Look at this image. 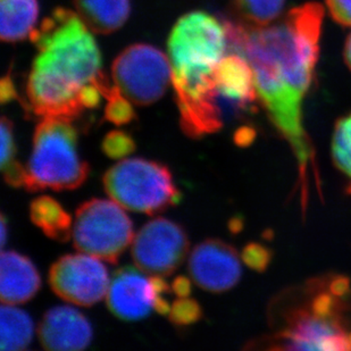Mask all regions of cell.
Returning a JSON list of instances; mask_svg holds the SVG:
<instances>
[{"mask_svg":"<svg viewBox=\"0 0 351 351\" xmlns=\"http://www.w3.org/2000/svg\"><path fill=\"white\" fill-rule=\"evenodd\" d=\"M3 179L7 184L13 188H24L27 181V169H24L22 164L16 162L15 159L12 162H7L6 165L1 166Z\"/></svg>","mask_w":351,"mask_h":351,"instance_id":"83f0119b","label":"cell"},{"mask_svg":"<svg viewBox=\"0 0 351 351\" xmlns=\"http://www.w3.org/2000/svg\"><path fill=\"white\" fill-rule=\"evenodd\" d=\"M242 259L250 269L263 272L269 266L272 259V254L269 252V249L261 243H249L243 249Z\"/></svg>","mask_w":351,"mask_h":351,"instance_id":"d4e9b609","label":"cell"},{"mask_svg":"<svg viewBox=\"0 0 351 351\" xmlns=\"http://www.w3.org/2000/svg\"><path fill=\"white\" fill-rule=\"evenodd\" d=\"M30 217L34 226L56 241L67 242L73 233L70 214L49 195H41L31 202Z\"/></svg>","mask_w":351,"mask_h":351,"instance_id":"ac0fdd59","label":"cell"},{"mask_svg":"<svg viewBox=\"0 0 351 351\" xmlns=\"http://www.w3.org/2000/svg\"><path fill=\"white\" fill-rule=\"evenodd\" d=\"M172 288L173 292L179 298H186L191 295V282L189 278H184V276H178L173 281Z\"/></svg>","mask_w":351,"mask_h":351,"instance_id":"f546056e","label":"cell"},{"mask_svg":"<svg viewBox=\"0 0 351 351\" xmlns=\"http://www.w3.org/2000/svg\"><path fill=\"white\" fill-rule=\"evenodd\" d=\"M103 182L107 195L132 212L154 215L181 200L169 167L148 159L117 162L107 171Z\"/></svg>","mask_w":351,"mask_h":351,"instance_id":"8992f818","label":"cell"},{"mask_svg":"<svg viewBox=\"0 0 351 351\" xmlns=\"http://www.w3.org/2000/svg\"><path fill=\"white\" fill-rule=\"evenodd\" d=\"M15 143H14L13 124L10 119H1V166L14 160Z\"/></svg>","mask_w":351,"mask_h":351,"instance_id":"484cf974","label":"cell"},{"mask_svg":"<svg viewBox=\"0 0 351 351\" xmlns=\"http://www.w3.org/2000/svg\"><path fill=\"white\" fill-rule=\"evenodd\" d=\"M328 13L341 27H351V0H325Z\"/></svg>","mask_w":351,"mask_h":351,"instance_id":"4316f807","label":"cell"},{"mask_svg":"<svg viewBox=\"0 0 351 351\" xmlns=\"http://www.w3.org/2000/svg\"><path fill=\"white\" fill-rule=\"evenodd\" d=\"M188 250L186 231L169 219L157 217L145 224L133 239L132 258L140 271L167 276L182 264Z\"/></svg>","mask_w":351,"mask_h":351,"instance_id":"9c48e42d","label":"cell"},{"mask_svg":"<svg viewBox=\"0 0 351 351\" xmlns=\"http://www.w3.org/2000/svg\"><path fill=\"white\" fill-rule=\"evenodd\" d=\"M332 157L335 166L347 179V193L351 195V114L338 119L332 136Z\"/></svg>","mask_w":351,"mask_h":351,"instance_id":"44dd1931","label":"cell"},{"mask_svg":"<svg viewBox=\"0 0 351 351\" xmlns=\"http://www.w3.org/2000/svg\"><path fill=\"white\" fill-rule=\"evenodd\" d=\"M242 21L254 27H265L278 20L285 10V0H231Z\"/></svg>","mask_w":351,"mask_h":351,"instance_id":"ffe728a7","label":"cell"},{"mask_svg":"<svg viewBox=\"0 0 351 351\" xmlns=\"http://www.w3.org/2000/svg\"><path fill=\"white\" fill-rule=\"evenodd\" d=\"M216 101L223 117H239L254 110L258 93L248 60L240 53L223 57L214 71Z\"/></svg>","mask_w":351,"mask_h":351,"instance_id":"7c38bea8","label":"cell"},{"mask_svg":"<svg viewBox=\"0 0 351 351\" xmlns=\"http://www.w3.org/2000/svg\"><path fill=\"white\" fill-rule=\"evenodd\" d=\"M37 269L25 256L15 252H1L0 299L3 304H23L34 298L40 289Z\"/></svg>","mask_w":351,"mask_h":351,"instance_id":"9a60e30c","label":"cell"},{"mask_svg":"<svg viewBox=\"0 0 351 351\" xmlns=\"http://www.w3.org/2000/svg\"><path fill=\"white\" fill-rule=\"evenodd\" d=\"M39 15L38 0H1L0 38L19 43L32 34Z\"/></svg>","mask_w":351,"mask_h":351,"instance_id":"e0dca14e","label":"cell"},{"mask_svg":"<svg viewBox=\"0 0 351 351\" xmlns=\"http://www.w3.org/2000/svg\"><path fill=\"white\" fill-rule=\"evenodd\" d=\"M272 333L247 348L351 350V283L343 275L311 278L273 299Z\"/></svg>","mask_w":351,"mask_h":351,"instance_id":"3957f363","label":"cell"},{"mask_svg":"<svg viewBox=\"0 0 351 351\" xmlns=\"http://www.w3.org/2000/svg\"><path fill=\"white\" fill-rule=\"evenodd\" d=\"M323 20L321 3H307L289 10L273 25L223 22L228 50L240 53L250 64L259 99L290 143L302 181L314 155L302 124V101L314 80Z\"/></svg>","mask_w":351,"mask_h":351,"instance_id":"6da1fadb","label":"cell"},{"mask_svg":"<svg viewBox=\"0 0 351 351\" xmlns=\"http://www.w3.org/2000/svg\"><path fill=\"white\" fill-rule=\"evenodd\" d=\"M189 273L195 285L204 290L228 291L241 278L238 252L219 239L206 240L191 252Z\"/></svg>","mask_w":351,"mask_h":351,"instance_id":"8fae6325","label":"cell"},{"mask_svg":"<svg viewBox=\"0 0 351 351\" xmlns=\"http://www.w3.org/2000/svg\"><path fill=\"white\" fill-rule=\"evenodd\" d=\"M172 83L183 132L200 138L222 129L214 71L228 50L224 24L205 12L180 17L169 34Z\"/></svg>","mask_w":351,"mask_h":351,"instance_id":"277c9868","label":"cell"},{"mask_svg":"<svg viewBox=\"0 0 351 351\" xmlns=\"http://www.w3.org/2000/svg\"><path fill=\"white\" fill-rule=\"evenodd\" d=\"M49 283L60 298L83 307L99 302L110 285L103 263L84 252L58 259L50 269Z\"/></svg>","mask_w":351,"mask_h":351,"instance_id":"30bf717a","label":"cell"},{"mask_svg":"<svg viewBox=\"0 0 351 351\" xmlns=\"http://www.w3.org/2000/svg\"><path fill=\"white\" fill-rule=\"evenodd\" d=\"M38 50L29 79L30 108L43 117L73 121L86 110L82 91L96 84L101 93L110 82L101 71L96 40L72 10L58 7L30 34Z\"/></svg>","mask_w":351,"mask_h":351,"instance_id":"7a4b0ae2","label":"cell"},{"mask_svg":"<svg viewBox=\"0 0 351 351\" xmlns=\"http://www.w3.org/2000/svg\"><path fill=\"white\" fill-rule=\"evenodd\" d=\"M34 337V323L30 316L13 305L3 304L0 309L1 350H24Z\"/></svg>","mask_w":351,"mask_h":351,"instance_id":"d6986e66","label":"cell"},{"mask_svg":"<svg viewBox=\"0 0 351 351\" xmlns=\"http://www.w3.org/2000/svg\"><path fill=\"white\" fill-rule=\"evenodd\" d=\"M101 149L110 158L121 159L136 150V143L126 132L112 131L104 138Z\"/></svg>","mask_w":351,"mask_h":351,"instance_id":"603a6c76","label":"cell"},{"mask_svg":"<svg viewBox=\"0 0 351 351\" xmlns=\"http://www.w3.org/2000/svg\"><path fill=\"white\" fill-rule=\"evenodd\" d=\"M343 56H345V62L347 64V66L351 71V34H349L347 40H346Z\"/></svg>","mask_w":351,"mask_h":351,"instance_id":"1f68e13d","label":"cell"},{"mask_svg":"<svg viewBox=\"0 0 351 351\" xmlns=\"http://www.w3.org/2000/svg\"><path fill=\"white\" fill-rule=\"evenodd\" d=\"M107 105L105 108V119L115 125H124L136 119V112L133 110L131 101L123 95L119 86H110L104 93Z\"/></svg>","mask_w":351,"mask_h":351,"instance_id":"7402d4cb","label":"cell"},{"mask_svg":"<svg viewBox=\"0 0 351 351\" xmlns=\"http://www.w3.org/2000/svg\"><path fill=\"white\" fill-rule=\"evenodd\" d=\"M255 140V130L241 126L234 134V143L240 147H247Z\"/></svg>","mask_w":351,"mask_h":351,"instance_id":"4dcf8cb0","label":"cell"},{"mask_svg":"<svg viewBox=\"0 0 351 351\" xmlns=\"http://www.w3.org/2000/svg\"><path fill=\"white\" fill-rule=\"evenodd\" d=\"M1 245H5L6 243V221H5V216L1 215Z\"/></svg>","mask_w":351,"mask_h":351,"instance_id":"d6a6232c","label":"cell"},{"mask_svg":"<svg viewBox=\"0 0 351 351\" xmlns=\"http://www.w3.org/2000/svg\"><path fill=\"white\" fill-rule=\"evenodd\" d=\"M14 99H19V95L14 86L13 80L10 77V72H8L1 79V83H0V100L1 104H6Z\"/></svg>","mask_w":351,"mask_h":351,"instance_id":"f1b7e54d","label":"cell"},{"mask_svg":"<svg viewBox=\"0 0 351 351\" xmlns=\"http://www.w3.org/2000/svg\"><path fill=\"white\" fill-rule=\"evenodd\" d=\"M202 315V307L198 302H195V299L186 297L179 298L173 302L169 316V321L172 322L173 324L182 326L198 322Z\"/></svg>","mask_w":351,"mask_h":351,"instance_id":"cb8c5ba5","label":"cell"},{"mask_svg":"<svg viewBox=\"0 0 351 351\" xmlns=\"http://www.w3.org/2000/svg\"><path fill=\"white\" fill-rule=\"evenodd\" d=\"M89 166L77 152V132L70 121L45 117L34 131L25 189L66 191L86 182Z\"/></svg>","mask_w":351,"mask_h":351,"instance_id":"5b68a950","label":"cell"},{"mask_svg":"<svg viewBox=\"0 0 351 351\" xmlns=\"http://www.w3.org/2000/svg\"><path fill=\"white\" fill-rule=\"evenodd\" d=\"M38 335L47 350L77 351L90 345L93 328L79 311L60 306L45 314L38 328Z\"/></svg>","mask_w":351,"mask_h":351,"instance_id":"4fadbf2b","label":"cell"},{"mask_svg":"<svg viewBox=\"0 0 351 351\" xmlns=\"http://www.w3.org/2000/svg\"><path fill=\"white\" fill-rule=\"evenodd\" d=\"M155 293L150 280L139 271L124 267L114 274L107 292L110 312L124 321H138L154 308Z\"/></svg>","mask_w":351,"mask_h":351,"instance_id":"5bb4252c","label":"cell"},{"mask_svg":"<svg viewBox=\"0 0 351 351\" xmlns=\"http://www.w3.org/2000/svg\"><path fill=\"white\" fill-rule=\"evenodd\" d=\"M72 237L79 252L117 264L132 242V222L113 199H91L75 213Z\"/></svg>","mask_w":351,"mask_h":351,"instance_id":"52a82bcc","label":"cell"},{"mask_svg":"<svg viewBox=\"0 0 351 351\" xmlns=\"http://www.w3.org/2000/svg\"><path fill=\"white\" fill-rule=\"evenodd\" d=\"M77 15L93 34H110L125 24L130 0H73Z\"/></svg>","mask_w":351,"mask_h":351,"instance_id":"2e32d148","label":"cell"},{"mask_svg":"<svg viewBox=\"0 0 351 351\" xmlns=\"http://www.w3.org/2000/svg\"><path fill=\"white\" fill-rule=\"evenodd\" d=\"M165 53L156 47L136 43L123 50L112 66L114 82L134 105L149 106L169 88L172 70Z\"/></svg>","mask_w":351,"mask_h":351,"instance_id":"ba28073f","label":"cell"}]
</instances>
